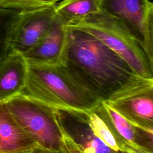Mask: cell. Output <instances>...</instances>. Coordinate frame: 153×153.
<instances>
[{
    "instance_id": "cell-12",
    "label": "cell",
    "mask_w": 153,
    "mask_h": 153,
    "mask_svg": "<svg viewBox=\"0 0 153 153\" xmlns=\"http://www.w3.org/2000/svg\"><path fill=\"white\" fill-rule=\"evenodd\" d=\"M100 110L117 136L122 141L136 143L152 149L153 131L137 127L129 122L105 100L100 104Z\"/></svg>"
},
{
    "instance_id": "cell-7",
    "label": "cell",
    "mask_w": 153,
    "mask_h": 153,
    "mask_svg": "<svg viewBox=\"0 0 153 153\" xmlns=\"http://www.w3.org/2000/svg\"><path fill=\"white\" fill-rule=\"evenodd\" d=\"M55 5L21 11L12 33L9 51L22 53L34 46L53 23Z\"/></svg>"
},
{
    "instance_id": "cell-4",
    "label": "cell",
    "mask_w": 153,
    "mask_h": 153,
    "mask_svg": "<svg viewBox=\"0 0 153 153\" xmlns=\"http://www.w3.org/2000/svg\"><path fill=\"white\" fill-rule=\"evenodd\" d=\"M11 113L38 148L59 151L62 133L54 110L20 94L5 102Z\"/></svg>"
},
{
    "instance_id": "cell-3",
    "label": "cell",
    "mask_w": 153,
    "mask_h": 153,
    "mask_svg": "<svg viewBox=\"0 0 153 153\" xmlns=\"http://www.w3.org/2000/svg\"><path fill=\"white\" fill-rule=\"evenodd\" d=\"M65 26L92 35L124 60L134 73L153 78V64L137 41L116 18L99 11Z\"/></svg>"
},
{
    "instance_id": "cell-18",
    "label": "cell",
    "mask_w": 153,
    "mask_h": 153,
    "mask_svg": "<svg viewBox=\"0 0 153 153\" xmlns=\"http://www.w3.org/2000/svg\"><path fill=\"white\" fill-rule=\"evenodd\" d=\"M36 148L40 153H65L64 152V151L63 150V149H62L59 151H49V150L43 149H41V148H39L38 147H36Z\"/></svg>"
},
{
    "instance_id": "cell-17",
    "label": "cell",
    "mask_w": 153,
    "mask_h": 153,
    "mask_svg": "<svg viewBox=\"0 0 153 153\" xmlns=\"http://www.w3.org/2000/svg\"><path fill=\"white\" fill-rule=\"evenodd\" d=\"M62 133L63 143L62 149L65 153H83L78 146L71 137L62 131Z\"/></svg>"
},
{
    "instance_id": "cell-2",
    "label": "cell",
    "mask_w": 153,
    "mask_h": 153,
    "mask_svg": "<svg viewBox=\"0 0 153 153\" xmlns=\"http://www.w3.org/2000/svg\"><path fill=\"white\" fill-rule=\"evenodd\" d=\"M21 94L54 110L87 112L102 100L87 90L62 64L27 63Z\"/></svg>"
},
{
    "instance_id": "cell-16",
    "label": "cell",
    "mask_w": 153,
    "mask_h": 153,
    "mask_svg": "<svg viewBox=\"0 0 153 153\" xmlns=\"http://www.w3.org/2000/svg\"><path fill=\"white\" fill-rule=\"evenodd\" d=\"M121 149L122 153H152V149L127 141L122 143Z\"/></svg>"
},
{
    "instance_id": "cell-9",
    "label": "cell",
    "mask_w": 153,
    "mask_h": 153,
    "mask_svg": "<svg viewBox=\"0 0 153 153\" xmlns=\"http://www.w3.org/2000/svg\"><path fill=\"white\" fill-rule=\"evenodd\" d=\"M67 33L65 25L56 14L50 27L41 39L29 50L21 54L27 63L62 64Z\"/></svg>"
},
{
    "instance_id": "cell-5",
    "label": "cell",
    "mask_w": 153,
    "mask_h": 153,
    "mask_svg": "<svg viewBox=\"0 0 153 153\" xmlns=\"http://www.w3.org/2000/svg\"><path fill=\"white\" fill-rule=\"evenodd\" d=\"M105 101L135 126L153 131V78L133 73Z\"/></svg>"
},
{
    "instance_id": "cell-10",
    "label": "cell",
    "mask_w": 153,
    "mask_h": 153,
    "mask_svg": "<svg viewBox=\"0 0 153 153\" xmlns=\"http://www.w3.org/2000/svg\"><path fill=\"white\" fill-rule=\"evenodd\" d=\"M27 64L23 55L9 51L0 62V102L22 93L26 79Z\"/></svg>"
},
{
    "instance_id": "cell-13",
    "label": "cell",
    "mask_w": 153,
    "mask_h": 153,
    "mask_svg": "<svg viewBox=\"0 0 153 153\" xmlns=\"http://www.w3.org/2000/svg\"><path fill=\"white\" fill-rule=\"evenodd\" d=\"M55 11L66 26L100 10L98 0H62L56 4Z\"/></svg>"
},
{
    "instance_id": "cell-1",
    "label": "cell",
    "mask_w": 153,
    "mask_h": 153,
    "mask_svg": "<svg viewBox=\"0 0 153 153\" xmlns=\"http://www.w3.org/2000/svg\"><path fill=\"white\" fill-rule=\"evenodd\" d=\"M66 29L62 64L95 97L106 100L133 71L124 60L95 37L83 31Z\"/></svg>"
},
{
    "instance_id": "cell-6",
    "label": "cell",
    "mask_w": 153,
    "mask_h": 153,
    "mask_svg": "<svg viewBox=\"0 0 153 153\" xmlns=\"http://www.w3.org/2000/svg\"><path fill=\"white\" fill-rule=\"evenodd\" d=\"M100 11L119 20L153 64V4L149 0H98Z\"/></svg>"
},
{
    "instance_id": "cell-15",
    "label": "cell",
    "mask_w": 153,
    "mask_h": 153,
    "mask_svg": "<svg viewBox=\"0 0 153 153\" xmlns=\"http://www.w3.org/2000/svg\"><path fill=\"white\" fill-rule=\"evenodd\" d=\"M60 0H0V8L27 11L44 7L55 5Z\"/></svg>"
},
{
    "instance_id": "cell-14",
    "label": "cell",
    "mask_w": 153,
    "mask_h": 153,
    "mask_svg": "<svg viewBox=\"0 0 153 153\" xmlns=\"http://www.w3.org/2000/svg\"><path fill=\"white\" fill-rule=\"evenodd\" d=\"M20 11L0 8V62L10 50V44Z\"/></svg>"
},
{
    "instance_id": "cell-19",
    "label": "cell",
    "mask_w": 153,
    "mask_h": 153,
    "mask_svg": "<svg viewBox=\"0 0 153 153\" xmlns=\"http://www.w3.org/2000/svg\"><path fill=\"white\" fill-rule=\"evenodd\" d=\"M25 153H40L38 151V149H37V148H35L34 149H33L31 151L29 152H25Z\"/></svg>"
},
{
    "instance_id": "cell-11",
    "label": "cell",
    "mask_w": 153,
    "mask_h": 153,
    "mask_svg": "<svg viewBox=\"0 0 153 153\" xmlns=\"http://www.w3.org/2000/svg\"><path fill=\"white\" fill-rule=\"evenodd\" d=\"M36 147L16 120L6 102H0V153H25Z\"/></svg>"
},
{
    "instance_id": "cell-8",
    "label": "cell",
    "mask_w": 153,
    "mask_h": 153,
    "mask_svg": "<svg viewBox=\"0 0 153 153\" xmlns=\"http://www.w3.org/2000/svg\"><path fill=\"white\" fill-rule=\"evenodd\" d=\"M63 132L71 137L83 153H122L113 150L91 131L85 112L54 110Z\"/></svg>"
}]
</instances>
